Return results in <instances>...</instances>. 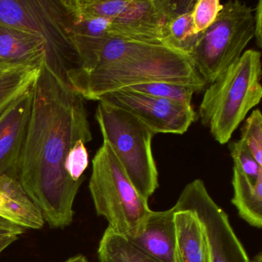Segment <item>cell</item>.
Masks as SVG:
<instances>
[{
  "instance_id": "1",
  "label": "cell",
  "mask_w": 262,
  "mask_h": 262,
  "mask_svg": "<svg viewBox=\"0 0 262 262\" xmlns=\"http://www.w3.org/2000/svg\"><path fill=\"white\" fill-rule=\"evenodd\" d=\"M92 140L84 99L44 64L32 89L18 179L52 228L73 222V204L83 180L70 179L65 161L76 142Z\"/></svg>"
},
{
  "instance_id": "2",
  "label": "cell",
  "mask_w": 262,
  "mask_h": 262,
  "mask_svg": "<svg viewBox=\"0 0 262 262\" xmlns=\"http://www.w3.org/2000/svg\"><path fill=\"white\" fill-rule=\"evenodd\" d=\"M67 83L80 97L98 101L101 96L126 87L149 82H170L203 90L207 84L191 58L174 50L145 59H124L91 70L73 69Z\"/></svg>"
},
{
  "instance_id": "3",
  "label": "cell",
  "mask_w": 262,
  "mask_h": 262,
  "mask_svg": "<svg viewBox=\"0 0 262 262\" xmlns=\"http://www.w3.org/2000/svg\"><path fill=\"white\" fill-rule=\"evenodd\" d=\"M261 53L244 52L205 90L199 105V119L216 142L225 145L262 98Z\"/></svg>"
},
{
  "instance_id": "4",
  "label": "cell",
  "mask_w": 262,
  "mask_h": 262,
  "mask_svg": "<svg viewBox=\"0 0 262 262\" xmlns=\"http://www.w3.org/2000/svg\"><path fill=\"white\" fill-rule=\"evenodd\" d=\"M89 187L98 215L121 235H134L151 214L148 200L132 183L106 142L93 158Z\"/></svg>"
},
{
  "instance_id": "5",
  "label": "cell",
  "mask_w": 262,
  "mask_h": 262,
  "mask_svg": "<svg viewBox=\"0 0 262 262\" xmlns=\"http://www.w3.org/2000/svg\"><path fill=\"white\" fill-rule=\"evenodd\" d=\"M96 119L106 142L137 191L148 200L159 188L151 141L156 135L131 113L99 102Z\"/></svg>"
},
{
  "instance_id": "6",
  "label": "cell",
  "mask_w": 262,
  "mask_h": 262,
  "mask_svg": "<svg viewBox=\"0 0 262 262\" xmlns=\"http://www.w3.org/2000/svg\"><path fill=\"white\" fill-rule=\"evenodd\" d=\"M0 23L42 38L47 43L46 65L67 83L68 71L79 68L62 0H0Z\"/></svg>"
},
{
  "instance_id": "7",
  "label": "cell",
  "mask_w": 262,
  "mask_h": 262,
  "mask_svg": "<svg viewBox=\"0 0 262 262\" xmlns=\"http://www.w3.org/2000/svg\"><path fill=\"white\" fill-rule=\"evenodd\" d=\"M253 38V9L239 0H231L223 4L189 57L205 83L211 84L239 59Z\"/></svg>"
},
{
  "instance_id": "8",
  "label": "cell",
  "mask_w": 262,
  "mask_h": 262,
  "mask_svg": "<svg viewBox=\"0 0 262 262\" xmlns=\"http://www.w3.org/2000/svg\"><path fill=\"white\" fill-rule=\"evenodd\" d=\"M71 13L100 16L118 26L128 39L162 43L168 23L183 13L171 0H63Z\"/></svg>"
},
{
  "instance_id": "9",
  "label": "cell",
  "mask_w": 262,
  "mask_h": 262,
  "mask_svg": "<svg viewBox=\"0 0 262 262\" xmlns=\"http://www.w3.org/2000/svg\"><path fill=\"white\" fill-rule=\"evenodd\" d=\"M174 205L192 210L202 221L211 248V262H262L261 253L249 258L228 214L211 197L203 181L189 182Z\"/></svg>"
},
{
  "instance_id": "10",
  "label": "cell",
  "mask_w": 262,
  "mask_h": 262,
  "mask_svg": "<svg viewBox=\"0 0 262 262\" xmlns=\"http://www.w3.org/2000/svg\"><path fill=\"white\" fill-rule=\"evenodd\" d=\"M98 102L125 110L136 116L156 134L182 135L196 119L191 105L148 96L131 90H122L107 93Z\"/></svg>"
},
{
  "instance_id": "11",
  "label": "cell",
  "mask_w": 262,
  "mask_h": 262,
  "mask_svg": "<svg viewBox=\"0 0 262 262\" xmlns=\"http://www.w3.org/2000/svg\"><path fill=\"white\" fill-rule=\"evenodd\" d=\"M32 89L0 114V176L18 179L19 156L31 113Z\"/></svg>"
},
{
  "instance_id": "12",
  "label": "cell",
  "mask_w": 262,
  "mask_h": 262,
  "mask_svg": "<svg viewBox=\"0 0 262 262\" xmlns=\"http://www.w3.org/2000/svg\"><path fill=\"white\" fill-rule=\"evenodd\" d=\"M174 208L151 211L136 234L127 237L135 246L159 262H176Z\"/></svg>"
},
{
  "instance_id": "13",
  "label": "cell",
  "mask_w": 262,
  "mask_h": 262,
  "mask_svg": "<svg viewBox=\"0 0 262 262\" xmlns=\"http://www.w3.org/2000/svg\"><path fill=\"white\" fill-rule=\"evenodd\" d=\"M176 262H211L205 226L194 211L174 205Z\"/></svg>"
},
{
  "instance_id": "14",
  "label": "cell",
  "mask_w": 262,
  "mask_h": 262,
  "mask_svg": "<svg viewBox=\"0 0 262 262\" xmlns=\"http://www.w3.org/2000/svg\"><path fill=\"white\" fill-rule=\"evenodd\" d=\"M42 38L0 23V61L42 68L47 61Z\"/></svg>"
},
{
  "instance_id": "15",
  "label": "cell",
  "mask_w": 262,
  "mask_h": 262,
  "mask_svg": "<svg viewBox=\"0 0 262 262\" xmlns=\"http://www.w3.org/2000/svg\"><path fill=\"white\" fill-rule=\"evenodd\" d=\"M0 217L25 229H41L45 224L19 179L9 176H0Z\"/></svg>"
},
{
  "instance_id": "16",
  "label": "cell",
  "mask_w": 262,
  "mask_h": 262,
  "mask_svg": "<svg viewBox=\"0 0 262 262\" xmlns=\"http://www.w3.org/2000/svg\"><path fill=\"white\" fill-rule=\"evenodd\" d=\"M233 195L231 202L237 208L239 216L248 225L256 228L262 227V172L253 182L233 167Z\"/></svg>"
},
{
  "instance_id": "17",
  "label": "cell",
  "mask_w": 262,
  "mask_h": 262,
  "mask_svg": "<svg viewBox=\"0 0 262 262\" xmlns=\"http://www.w3.org/2000/svg\"><path fill=\"white\" fill-rule=\"evenodd\" d=\"M41 69L0 61V114L33 88Z\"/></svg>"
},
{
  "instance_id": "18",
  "label": "cell",
  "mask_w": 262,
  "mask_h": 262,
  "mask_svg": "<svg viewBox=\"0 0 262 262\" xmlns=\"http://www.w3.org/2000/svg\"><path fill=\"white\" fill-rule=\"evenodd\" d=\"M98 262H159L135 246L126 237L107 228L99 242Z\"/></svg>"
},
{
  "instance_id": "19",
  "label": "cell",
  "mask_w": 262,
  "mask_h": 262,
  "mask_svg": "<svg viewBox=\"0 0 262 262\" xmlns=\"http://www.w3.org/2000/svg\"><path fill=\"white\" fill-rule=\"evenodd\" d=\"M191 10L179 13L166 26L162 44L189 56L199 43L202 34L194 33Z\"/></svg>"
},
{
  "instance_id": "20",
  "label": "cell",
  "mask_w": 262,
  "mask_h": 262,
  "mask_svg": "<svg viewBox=\"0 0 262 262\" xmlns=\"http://www.w3.org/2000/svg\"><path fill=\"white\" fill-rule=\"evenodd\" d=\"M124 89L148 96L168 99L185 105H191V100L194 93L202 92L199 89L190 85L161 82L141 84Z\"/></svg>"
},
{
  "instance_id": "21",
  "label": "cell",
  "mask_w": 262,
  "mask_h": 262,
  "mask_svg": "<svg viewBox=\"0 0 262 262\" xmlns=\"http://www.w3.org/2000/svg\"><path fill=\"white\" fill-rule=\"evenodd\" d=\"M241 141L262 166V115L259 110L251 112L241 129Z\"/></svg>"
},
{
  "instance_id": "22",
  "label": "cell",
  "mask_w": 262,
  "mask_h": 262,
  "mask_svg": "<svg viewBox=\"0 0 262 262\" xmlns=\"http://www.w3.org/2000/svg\"><path fill=\"white\" fill-rule=\"evenodd\" d=\"M223 8L219 0H198L194 2L192 10L194 34L205 33L217 19Z\"/></svg>"
},
{
  "instance_id": "23",
  "label": "cell",
  "mask_w": 262,
  "mask_h": 262,
  "mask_svg": "<svg viewBox=\"0 0 262 262\" xmlns=\"http://www.w3.org/2000/svg\"><path fill=\"white\" fill-rule=\"evenodd\" d=\"M228 148L234 161V165L237 166L251 182H255L259 174L262 172V166L256 162L248 148L242 141L238 140L229 142Z\"/></svg>"
},
{
  "instance_id": "24",
  "label": "cell",
  "mask_w": 262,
  "mask_h": 262,
  "mask_svg": "<svg viewBox=\"0 0 262 262\" xmlns=\"http://www.w3.org/2000/svg\"><path fill=\"white\" fill-rule=\"evenodd\" d=\"M89 166V153L85 143L79 141L71 148L65 161V170L72 180H84L83 174Z\"/></svg>"
},
{
  "instance_id": "25",
  "label": "cell",
  "mask_w": 262,
  "mask_h": 262,
  "mask_svg": "<svg viewBox=\"0 0 262 262\" xmlns=\"http://www.w3.org/2000/svg\"><path fill=\"white\" fill-rule=\"evenodd\" d=\"M254 37L256 45L259 49L262 48V0H259L254 14Z\"/></svg>"
},
{
  "instance_id": "26",
  "label": "cell",
  "mask_w": 262,
  "mask_h": 262,
  "mask_svg": "<svg viewBox=\"0 0 262 262\" xmlns=\"http://www.w3.org/2000/svg\"><path fill=\"white\" fill-rule=\"evenodd\" d=\"M24 232H25V228L0 217V237H8V236L19 237Z\"/></svg>"
},
{
  "instance_id": "27",
  "label": "cell",
  "mask_w": 262,
  "mask_h": 262,
  "mask_svg": "<svg viewBox=\"0 0 262 262\" xmlns=\"http://www.w3.org/2000/svg\"><path fill=\"white\" fill-rule=\"evenodd\" d=\"M19 237H14V236H8V237H0V254L6 249L8 248L10 245L18 240Z\"/></svg>"
},
{
  "instance_id": "28",
  "label": "cell",
  "mask_w": 262,
  "mask_h": 262,
  "mask_svg": "<svg viewBox=\"0 0 262 262\" xmlns=\"http://www.w3.org/2000/svg\"><path fill=\"white\" fill-rule=\"evenodd\" d=\"M65 262H89L87 260L86 257L85 256L82 255V254H78L76 256H73V257L69 258L67 261Z\"/></svg>"
}]
</instances>
